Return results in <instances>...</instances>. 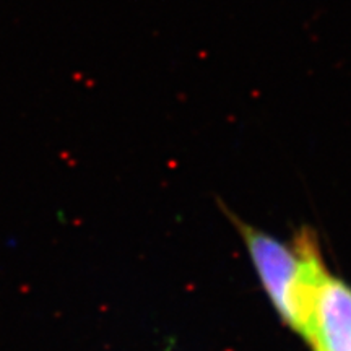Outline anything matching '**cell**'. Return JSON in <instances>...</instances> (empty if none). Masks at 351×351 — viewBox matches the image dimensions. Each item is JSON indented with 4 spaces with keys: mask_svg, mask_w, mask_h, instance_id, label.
Instances as JSON below:
<instances>
[{
    "mask_svg": "<svg viewBox=\"0 0 351 351\" xmlns=\"http://www.w3.org/2000/svg\"><path fill=\"white\" fill-rule=\"evenodd\" d=\"M226 215L243 238L263 291L276 314L285 326L302 337L315 289L328 270L315 234L302 231L291 244H287L247 225L236 215Z\"/></svg>",
    "mask_w": 351,
    "mask_h": 351,
    "instance_id": "cell-1",
    "label": "cell"
},
{
    "mask_svg": "<svg viewBox=\"0 0 351 351\" xmlns=\"http://www.w3.org/2000/svg\"><path fill=\"white\" fill-rule=\"evenodd\" d=\"M313 351H351V287L327 270L302 335Z\"/></svg>",
    "mask_w": 351,
    "mask_h": 351,
    "instance_id": "cell-2",
    "label": "cell"
}]
</instances>
